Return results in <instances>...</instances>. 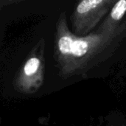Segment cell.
I'll use <instances>...</instances> for the list:
<instances>
[{
  "label": "cell",
  "mask_w": 126,
  "mask_h": 126,
  "mask_svg": "<svg viewBox=\"0 0 126 126\" xmlns=\"http://www.w3.org/2000/svg\"><path fill=\"white\" fill-rule=\"evenodd\" d=\"M21 1H16V0H13V1H4V0H1V8H2L3 7H5V6H8L9 4H16V3H18L20 2Z\"/></svg>",
  "instance_id": "6"
},
{
  "label": "cell",
  "mask_w": 126,
  "mask_h": 126,
  "mask_svg": "<svg viewBox=\"0 0 126 126\" xmlns=\"http://www.w3.org/2000/svg\"><path fill=\"white\" fill-rule=\"evenodd\" d=\"M75 35L69 27L66 13H61L56 21L54 41V57L61 75L66 68L70 47Z\"/></svg>",
  "instance_id": "4"
},
{
  "label": "cell",
  "mask_w": 126,
  "mask_h": 126,
  "mask_svg": "<svg viewBox=\"0 0 126 126\" xmlns=\"http://www.w3.org/2000/svg\"><path fill=\"white\" fill-rule=\"evenodd\" d=\"M126 37V24L116 32L97 29L83 37L75 35L71 44L66 68L61 76L67 78L87 72L109 57Z\"/></svg>",
  "instance_id": "1"
},
{
  "label": "cell",
  "mask_w": 126,
  "mask_h": 126,
  "mask_svg": "<svg viewBox=\"0 0 126 126\" xmlns=\"http://www.w3.org/2000/svg\"><path fill=\"white\" fill-rule=\"evenodd\" d=\"M45 40L41 38L29 52L13 80L15 89L33 94L43 86L45 73Z\"/></svg>",
  "instance_id": "2"
},
{
  "label": "cell",
  "mask_w": 126,
  "mask_h": 126,
  "mask_svg": "<svg viewBox=\"0 0 126 126\" xmlns=\"http://www.w3.org/2000/svg\"><path fill=\"white\" fill-rule=\"evenodd\" d=\"M126 0L117 1L103 19L98 30L106 32H116L126 24Z\"/></svg>",
  "instance_id": "5"
},
{
  "label": "cell",
  "mask_w": 126,
  "mask_h": 126,
  "mask_svg": "<svg viewBox=\"0 0 126 126\" xmlns=\"http://www.w3.org/2000/svg\"><path fill=\"white\" fill-rule=\"evenodd\" d=\"M115 0H83L78 1L70 20L74 34L78 37L88 35L105 18L111 10Z\"/></svg>",
  "instance_id": "3"
}]
</instances>
